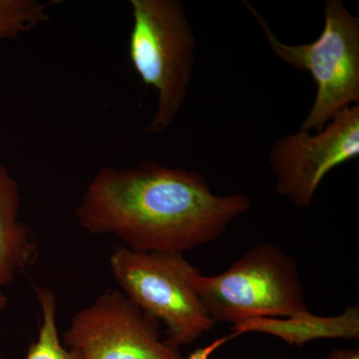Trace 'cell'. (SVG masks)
I'll list each match as a JSON object with an SVG mask.
<instances>
[{
	"instance_id": "cell-1",
	"label": "cell",
	"mask_w": 359,
	"mask_h": 359,
	"mask_svg": "<svg viewBox=\"0 0 359 359\" xmlns=\"http://www.w3.org/2000/svg\"><path fill=\"white\" fill-rule=\"evenodd\" d=\"M250 205L243 194L212 193L199 172L147 161L97 172L75 216L87 233L135 252L184 254L221 237Z\"/></svg>"
},
{
	"instance_id": "cell-2",
	"label": "cell",
	"mask_w": 359,
	"mask_h": 359,
	"mask_svg": "<svg viewBox=\"0 0 359 359\" xmlns=\"http://www.w3.org/2000/svg\"><path fill=\"white\" fill-rule=\"evenodd\" d=\"M129 58L146 86L158 93L157 110L146 135L166 131L185 103L194 65L196 37L178 0H131Z\"/></svg>"
},
{
	"instance_id": "cell-3",
	"label": "cell",
	"mask_w": 359,
	"mask_h": 359,
	"mask_svg": "<svg viewBox=\"0 0 359 359\" xmlns=\"http://www.w3.org/2000/svg\"><path fill=\"white\" fill-rule=\"evenodd\" d=\"M192 285L215 323L285 318L308 311L294 257L271 244L250 250L216 276L193 273Z\"/></svg>"
},
{
	"instance_id": "cell-4",
	"label": "cell",
	"mask_w": 359,
	"mask_h": 359,
	"mask_svg": "<svg viewBox=\"0 0 359 359\" xmlns=\"http://www.w3.org/2000/svg\"><path fill=\"white\" fill-rule=\"evenodd\" d=\"M245 4L276 57L313 77L316 97L301 129L320 131L342 110L359 103V18L341 0L325 2L320 36L299 45L283 43L263 15L249 2Z\"/></svg>"
},
{
	"instance_id": "cell-5",
	"label": "cell",
	"mask_w": 359,
	"mask_h": 359,
	"mask_svg": "<svg viewBox=\"0 0 359 359\" xmlns=\"http://www.w3.org/2000/svg\"><path fill=\"white\" fill-rule=\"evenodd\" d=\"M109 263L123 294L165 327L168 344L177 348L192 344L216 325L191 280L198 269L183 254L118 247Z\"/></svg>"
},
{
	"instance_id": "cell-6",
	"label": "cell",
	"mask_w": 359,
	"mask_h": 359,
	"mask_svg": "<svg viewBox=\"0 0 359 359\" xmlns=\"http://www.w3.org/2000/svg\"><path fill=\"white\" fill-rule=\"evenodd\" d=\"M62 340L78 359L183 358L161 339L159 323L117 290H106L78 311Z\"/></svg>"
},
{
	"instance_id": "cell-7",
	"label": "cell",
	"mask_w": 359,
	"mask_h": 359,
	"mask_svg": "<svg viewBox=\"0 0 359 359\" xmlns=\"http://www.w3.org/2000/svg\"><path fill=\"white\" fill-rule=\"evenodd\" d=\"M358 156L359 104H355L342 110L316 135L301 129L278 139L269 161L278 195L295 207L306 209L325 176Z\"/></svg>"
},
{
	"instance_id": "cell-8",
	"label": "cell",
	"mask_w": 359,
	"mask_h": 359,
	"mask_svg": "<svg viewBox=\"0 0 359 359\" xmlns=\"http://www.w3.org/2000/svg\"><path fill=\"white\" fill-rule=\"evenodd\" d=\"M20 187L0 163V287L13 282L39 256L34 233L20 219Z\"/></svg>"
},
{
	"instance_id": "cell-9",
	"label": "cell",
	"mask_w": 359,
	"mask_h": 359,
	"mask_svg": "<svg viewBox=\"0 0 359 359\" xmlns=\"http://www.w3.org/2000/svg\"><path fill=\"white\" fill-rule=\"evenodd\" d=\"M231 332L238 337L248 332L271 334L297 346L314 339H358L359 309L351 306L335 316H314L308 311L290 318H255L233 325Z\"/></svg>"
},
{
	"instance_id": "cell-10",
	"label": "cell",
	"mask_w": 359,
	"mask_h": 359,
	"mask_svg": "<svg viewBox=\"0 0 359 359\" xmlns=\"http://www.w3.org/2000/svg\"><path fill=\"white\" fill-rule=\"evenodd\" d=\"M41 320L39 337L28 348L25 359H78L59 339L56 325V297L51 290L34 287Z\"/></svg>"
},
{
	"instance_id": "cell-11",
	"label": "cell",
	"mask_w": 359,
	"mask_h": 359,
	"mask_svg": "<svg viewBox=\"0 0 359 359\" xmlns=\"http://www.w3.org/2000/svg\"><path fill=\"white\" fill-rule=\"evenodd\" d=\"M58 1L0 0V42L18 39L48 20V11Z\"/></svg>"
},
{
	"instance_id": "cell-12",
	"label": "cell",
	"mask_w": 359,
	"mask_h": 359,
	"mask_svg": "<svg viewBox=\"0 0 359 359\" xmlns=\"http://www.w3.org/2000/svg\"><path fill=\"white\" fill-rule=\"evenodd\" d=\"M236 337H238V335L231 332V334L226 335V337H219V339L214 340L212 344H208L207 346L199 347V348L194 351L188 358L182 359H209L210 356H211L217 349L223 346L224 344H226V342L230 341V340L236 339Z\"/></svg>"
},
{
	"instance_id": "cell-13",
	"label": "cell",
	"mask_w": 359,
	"mask_h": 359,
	"mask_svg": "<svg viewBox=\"0 0 359 359\" xmlns=\"http://www.w3.org/2000/svg\"><path fill=\"white\" fill-rule=\"evenodd\" d=\"M325 359H359V351L355 348L335 349Z\"/></svg>"
},
{
	"instance_id": "cell-14",
	"label": "cell",
	"mask_w": 359,
	"mask_h": 359,
	"mask_svg": "<svg viewBox=\"0 0 359 359\" xmlns=\"http://www.w3.org/2000/svg\"><path fill=\"white\" fill-rule=\"evenodd\" d=\"M7 304H8V299H7L6 294L0 292V314H1L2 311L6 309ZM0 359H2L1 355H0Z\"/></svg>"
}]
</instances>
